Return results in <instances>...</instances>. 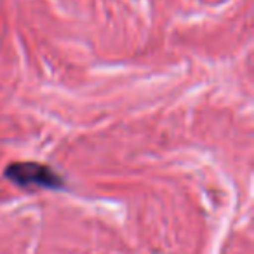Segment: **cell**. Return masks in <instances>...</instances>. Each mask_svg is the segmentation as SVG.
Segmentation results:
<instances>
[{"mask_svg": "<svg viewBox=\"0 0 254 254\" xmlns=\"http://www.w3.org/2000/svg\"><path fill=\"white\" fill-rule=\"evenodd\" d=\"M4 176L23 190H61L64 180L53 167L42 162H14L5 167Z\"/></svg>", "mask_w": 254, "mask_h": 254, "instance_id": "obj_1", "label": "cell"}]
</instances>
